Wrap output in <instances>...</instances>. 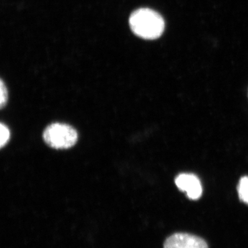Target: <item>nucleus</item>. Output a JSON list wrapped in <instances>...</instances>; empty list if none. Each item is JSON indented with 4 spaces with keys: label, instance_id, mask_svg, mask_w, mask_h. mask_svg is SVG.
I'll use <instances>...</instances> for the list:
<instances>
[{
    "label": "nucleus",
    "instance_id": "1",
    "mask_svg": "<svg viewBox=\"0 0 248 248\" xmlns=\"http://www.w3.org/2000/svg\"><path fill=\"white\" fill-rule=\"evenodd\" d=\"M129 24L135 35L145 40H156L162 35L165 30L162 16L148 8L134 11L129 19Z\"/></svg>",
    "mask_w": 248,
    "mask_h": 248
},
{
    "label": "nucleus",
    "instance_id": "2",
    "mask_svg": "<svg viewBox=\"0 0 248 248\" xmlns=\"http://www.w3.org/2000/svg\"><path fill=\"white\" fill-rule=\"evenodd\" d=\"M44 140L55 149H68L74 146L78 140L77 130L66 124H50L45 129Z\"/></svg>",
    "mask_w": 248,
    "mask_h": 248
},
{
    "label": "nucleus",
    "instance_id": "3",
    "mask_svg": "<svg viewBox=\"0 0 248 248\" xmlns=\"http://www.w3.org/2000/svg\"><path fill=\"white\" fill-rule=\"evenodd\" d=\"M175 184L179 190L186 192L190 200H199L203 193L202 183L195 174L182 173L176 177Z\"/></svg>",
    "mask_w": 248,
    "mask_h": 248
},
{
    "label": "nucleus",
    "instance_id": "4",
    "mask_svg": "<svg viewBox=\"0 0 248 248\" xmlns=\"http://www.w3.org/2000/svg\"><path fill=\"white\" fill-rule=\"evenodd\" d=\"M164 248H208L205 240L187 233H175L164 243Z\"/></svg>",
    "mask_w": 248,
    "mask_h": 248
},
{
    "label": "nucleus",
    "instance_id": "5",
    "mask_svg": "<svg viewBox=\"0 0 248 248\" xmlns=\"http://www.w3.org/2000/svg\"><path fill=\"white\" fill-rule=\"evenodd\" d=\"M240 200L248 205V176L241 178L238 185Z\"/></svg>",
    "mask_w": 248,
    "mask_h": 248
},
{
    "label": "nucleus",
    "instance_id": "6",
    "mask_svg": "<svg viewBox=\"0 0 248 248\" xmlns=\"http://www.w3.org/2000/svg\"><path fill=\"white\" fill-rule=\"evenodd\" d=\"M0 132H1V141H0V146L1 148L6 146L10 140V130L9 128L5 125L4 124L1 123L0 126Z\"/></svg>",
    "mask_w": 248,
    "mask_h": 248
},
{
    "label": "nucleus",
    "instance_id": "7",
    "mask_svg": "<svg viewBox=\"0 0 248 248\" xmlns=\"http://www.w3.org/2000/svg\"><path fill=\"white\" fill-rule=\"evenodd\" d=\"M0 93H1L0 94V107L2 109L6 107L8 101L7 88L2 80H1V83H0Z\"/></svg>",
    "mask_w": 248,
    "mask_h": 248
}]
</instances>
